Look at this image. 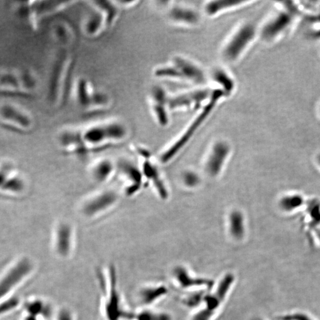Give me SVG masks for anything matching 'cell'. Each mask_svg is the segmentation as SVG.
I'll return each mask as SVG.
<instances>
[{
	"label": "cell",
	"mask_w": 320,
	"mask_h": 320,
	"mask_svg": "<svg viewBox=\"0 0 320 320\" xmlns=\"http://www.w3.org/2000/svg\"><path fill=\"white\" fill-rule=\"evenodd\" d=\"M101 280V279H100ZM101 280L103 288V313L105 320H131L133 313L125 309L118 284L117 272L113 266L107 269L106 278Z\"/></svg>",
	"instance_id": "cell-1"
},
{
	"label": "cell",
	"mask_w": 320,
	"mask_h": 320,
	"mask_svg": "<svg viewBox=\"0 0 320 320\" xmlns=\"http://www.w3.org/2000/svg\"><path fill=\"white\" fill-rule=\"evenodd\" d=\"M255 34V27L252 24L241 26L224 47V57L229 61L235 60L253 40Z\"/></svg>",
	"instance_id": "cell-2"
},
{
	"label": "cell",
	"mask_w": 320,
	"mask_h": 320,
	"mask_svg": "<svg viewBox=\"0 0 320 320\" xmlns=\"http://www.w3.org/2000/svg\"><path fill=\"white\" fill-rule=\"evenodd\" d=\"M224 94V92L223 91H221H221H220V90H218V91H215L212 94L210 101H209L207 106H206L204 110H203L201 114L198 116V118L196 119V121H194L193 124L191 125L190 127L188 129V130L186 132V133L183 135V136L174 145L172 146V148H170L169 150H167L166 153L163 155L162 161L163 162H167V161L171 159V158L173 157V156H174V155H175L179 150H180L182 148V146H183L185 145V143L189 140L190 137H192L194 132H195L197 129L198 128L200 124H201L203 121L205 120V118L209 115V112H210L212 109L214 108L215 105V104L217 103L218 99H219L220 98L222 97Z\"/></svg>",
	"instance_id": "cell-3"
},
{
	"label": "cell",
	"mask_w": 320,
	"mask_h": 320,
	"mask_svg": "<svg viewBox=\"0 0 320 320\" xmlns=\"http://www.w3.org/2000/svg\"><path fill=\"white\" fill-rule=\"evenodd\" d=\"M234 281V276L231 274H227L221 281L217 291L206 297V307L194 317L193 320H209L213 315L215 311L221 305L225 298L229 287Z\"/></svg>",
	"instance_id": "cell-4"
},
{
	"label": "cell",
	"mask_w": 320,
	"mask_h": 320,
	"mask_svg": "<svg viewBox=\"0 0 320 320\" xmlns=\"http://www.w3.org/2000/svg\"><path fill=\"white\" fill-rule=\"evenodd\" d=\"M32 263L28 259H23L17 263L5 276L0 281V299L4 297L23 278L31 273Z\"/></svg>",
	"instance_id": "cell-5"
},
{
	"label": "cell",
	"mask_w": 320,
	"mask_h": 320,
	"mask_svg": "<svg viewBox=\"0 0 320 320\" xmlns=\"http://www.w3.org/2000/svg\"><path fill=\"white\" fill-rule=\"evenodd\" d=\"M125 129L118 124L100 125L87 131L84 137L90 143H98L109 139H121L125 136Z\"/></svg>",
	"instance_id": "cell-6"
},
{
	"label": "cell",
	"mask_w": 320,
	"mask_h": 320,
	"mask_svg": "<svg viewBox=\"0 0 320 320\" xmlns=\"http://www.w3.org/2000/svg\"><path fill=\"white\" fill-rule=\"evenodd\" d=\"M211 95V92L208 90H199V91L187 92L176 96L168 97L167 106L170 109L190 107L193 105L197 106Z\"/></svg>",
	"instance_id": "cell-7"
},
{
	"label": "cell",
	"mask_w": 320,
	"mask_h": 320,
	"mask_svg": "<svg viewBox=\"0 0 320 320\" xmlns=\"http://www.w3.org/2000/svg\"><path fill=\"white\" fill-rule=\"evenodd\" d=\"M0 118L23 127H28L31 122L29 116L22 107L14 104L7 103L0 106Z\"/></svg>",
	"instance_id": "cell-8"
},
{
	"label": "cell",
	"mask_w": 320,
	"mask_h": 320,
	"mask_svg": "<svg viewBox=\"0 0 320 320\" xmlns=\"http://www.w3.org/2000/svg\"><path fill=\"white\" fill-rule=\"evenodd\" d=\"M291 19V16L289 14L280 13L263 28L262 32L263 38L266 41L273 40L280 34L281 32H283L288 28Z\"/></svg>",
	"instance_id": "cell-9"
},
{
	"label": "cell",
	"mask_w": 320,
	"mask_h": 320,
	"mask_svg": "<svg viewBox=\"0 0 320 320\" xmlns=\"http://www.w3.org/2000/svg\"><path fill=\"white\" fill-rule=\"evenodd\" d=\"M55 251L61 258H67L72 252V231L70 227L62 224L58 227L55 238Z\"/></svg>",
	"instance_id": "cell-10"
},
{
	"label": "cell",
	"mask_w": 320,
	"mask_h": 320,
	"mask_svg": "<svg viewBox=\"0 0 320 320\" xmlns=\"http://www.w3.org/2000/svg\"><path fill=\"white\" fill-rule=\"evenodd\" d=\"M174 66L180 72L182 78H187L196 83L204 82L205 75L203 71L192 62L178 57L175 59Z\"/></svg>",
	"instance_id": "cell-11"
},
{
	"label": "cell",
	"mask_w": 320,
	"mask_h": 320,
	"mask_svg": "<svg viewBox=\"0 0 320 320\" xmlns=\"http://www.w3.org/2000/svg\"><path fill=\"white\" fill-rule=\"evenodd\" d=\"M229 148L225 143H218L214 146L213 152L209 158L207 170L209 174L215 176L220 172L224 160L228 155Z\"/></svg>",
	"instance_id": "cell-12"
},
{
	"label": "cell",
	"mask_w": 320,
	"mask_h": 320,
	"mask_svg": "<svg viewBox=\"0 0 320 320\" xmlns=\"http://www.w3.org/2000/svg\"><path fill=\"white\" fill-rule=\"evenodd\" d=\"M152 98L154 101V110L158 121L160 124L166 125L168 122L166 111L168 97H167L165 91L160 88H155L152 91Z\"/></svg>",
	"instance_id": "cell-13"
},
{
	"label": "cell",
	"mask_w": 320,
	"mask_h": 320,
	"mask_svg": "<svg viewBox=\"0 0 320 320\" xmlns=\"http://www.w3.org/2000/svg\"><path fill=\"white\" fill-rule=\"evenodd\" d=\"M116 195L112 192H106L95 197L85 206V211L88 215H92L109 207L115 201Z\"/></svg>",
	"instance_id": "cell-14"
},
{
	"label": "cell",
	"mask_w": 320,
	"mask_h": 320,
	"mask_svg": "<svg viewBox=\"0 0 320 320\" xmlns=\"http://www.w3.org/2000/svg\"><path fill=\"white\" fill-rule=\"evenodd\" d=\"M170 17L176 22L195 24L199 20V16L191 9L176 7L172 9L169 13Z\"/></svg>",
	"instance_id": "cell-15"
},
{
	"label": "cell",
	"mask_w": 320,
	"mask_h": 320,
	"mask_svg": "<svg viewBox=\"0 0 320 320\" xmlns=\"http://www.w3.org/2000/svg\"><path fill=\"white\" fill-rule=\"evenodd\" d=\"M167 292V289L164 286L142 288L139 292V300L143 305H149L166 294Z\"/></svg>",
	"instance_id": "cell-16"
},
{
	"label": "cell",
	"mask_w": 320,
	"mask_h": 320,
	"mask_svg": "<svg viewBox=\"0 0 320 320\" xmlns=\"http://www.w3.org/2000/svg\"><path fill=\"white\" fill-rule=\"evenodd\" d=\"M176 276L177 277L179 282L183 287H190L192 286L205 285L211 287L213 285V282L211 280L194 279L189 276L186 270L183 268H179L176 269L175 272Z\"/></svg>",
	"instance_id": "cell-17"
},
{
	"label": "cell",
	"mask_w": 320,
	"mask_h": 320,
	"mask_svg": "<svg viewBox=\"0 0 320 320\" xmlns=\"http://www.w3.org/2000/svg\"><path fill=\"white\" fill-rule=\"evenodd\" d=\"M244 2L243 1L237 0H219L212 1L206 5L205 11L209 15H214L225 9L234 7Z\"/></svg>",
	"instance_id": "cell-18"
},
{
	"label": "cell",
	"mask_w": 320,
	"mask_h": 320,
	"mask_svg": "<svg viewBox=\"0 0 320 320\" xmlns=\"http://www.w3.org/2000/svg\"><path fill=\"white\" fill-rule=\"evenodd\" d=\"M231 222V232L234 237L240 238L244 234L243 218L240 212H232L230 218Z\"/></svg>",
	"instance_id": "cell-19"
},
{
	"label": "cell",
	"mask_w": 320,
	"mask_h": 320,
	"mask_svg": "<svg viewBox=\"0 0 320 320\" xmlns=\"http://www.w3.org/2000/svg\"><path fill=\"white\" fill-rule=\"evenodd\" d=\"M131 320H171V318L166 314L143 310L138 313H133Z\"/></svg>",
	"instance_id": "cell-20"
},
{
	"label": "cell",
	"mask_w": 320,
	"mask_h": 320,
	"mask_svg": "<svg viewBox=\"0 0 320 320\" xmlns=\"http://www.w3.org/2000/svg\"><path fill=\"white\" fill-rule=\"evenodd\" d=\"M215 82L220 84L227 92H231L234 88V82L225 72L223 70H217L214 74Z\"/></svg>",
	"instance_id": "cell-21"
},
{
	"label": "cell",
	"mask_w": 320,
	"mask_h": 320,
	"mask_svg": "<svg viewBox=\"0 0 320 320\" xmlns=\"http://www.w3.org/2000/svg\"><path fill=\"white\" fill-rule=\"evenodd\" d=\"M23 184L22 182L17 179H8L4 175L0 173V187L4 189L12 191H20L22 189Z\"/></svg>",
	"instance_id": "cell-22"
},
{
	"label": "cell",
	"mask_w": 320,
	"mask_h": 320,
	"mask_svg": "<svg viewBox=\"0 0 320 320\" xmlns=\"http://www.w3.org/2000/svg\"><path fill=\"white\" fill-rule=\"evenodd\" d=\"M303 203V199L299 196L286 197L280 202V205L286 211H291L299 207Z\"/></svg>",
	"instance_id": "cell-23"
},
{
	"label": "cell",
	"mask_w": 320,
	"mask_h": 320,
	"mask_svg": "<svg viewBox=\"0 0 320 320\" xmlns=\"http://www.w3.org/2000/svg\"><path fill=\"white\" fill-rule=\"evenodd\" d=\"M112 171V165L108 161H104L96 167L94 175L98 180L102 181L109 176Z\"/></svg>",
	"instance_id": "cell-24"
},
{
	"label": "cell",
	"mask_w": 320,
	"mask_h": 320,
	"mask_svg": "<svg viewBox=\"0 0 320 320\" xmlns=\"http://www.w3.org/2000/svg\"><path fill=\"white\" fill-rule=\"evenodd\" d=\"M155 75L158 77H177L182 78V75L176 68L174 67H165L158 68L155 72Z\"/></svg>",
	"instance_id": "cell-25"
},
{
	"label": "cell",
	"mask_w": 320,
	"mask_h": 320,
	"mask_svg": "<svg viewBox=\"0 0 320 320\" xmlns=\"http://www.w3.org/2000/svg\"><path fill=\"white\" fill-rule=\"evenodd\" d=\"M55 320H75L74 313L67 307H61L56 312Z\"/></svg>",
	"instance_id": "cell-26"
},
{
	"label": "cell",
	"mask_w": 320,
	"mask_h": 320,
	"mask_svg": "<svg viewBox=\"0 0 320 320\" xmlns=\"http://www.w3.org/2000/svg\"><path fill=\"white\" fill-rule=\"evenodd\" d=\"M123 166L125 173H127L128 176L133 179V181L137 182H139L140 181V174L136 167L128 164H125Z\"/></svg>",
	"instance_id": "cell-27"
},
{
	"label": "cell",
	"mask_w": 320,
	"mask_h": 320,
	"mask_svg": "<svg viewBox=\"0 0 320 320\" xmlns=\"http://www.w3.org/2000/svg\"><path fill=\"white\" fill-rule=\"evenodd\" d=\"M18 303H19V301L15 298L4 302V303L0 305V315L13 309L17 306Z\"/></svg>",
	"instance_id": "cell-28"
},
{
	"label": "cell",
	"mask_w": 320,
	"mask_h": 320,
	"mask_svg": "<svg viewBox=\"0 0 320 320\" xmlns=\"http://www.w3.org/2000/svg\"><path fill=\"white\" fill-rule=\"evenodd\" d=\"M184 181L187 186L193 187L199 183V179L194 173L189 172L184 175Z\"/></svg>",
	"instance_id": "cell-29"
},
{
	"label": "cell",
	"mask_w": 320,
	"mask_h": 320,
	"mask_svg": "<svg viewBox=\"0 0 320 320\" xmlns=\"http://www.w3.org/2000/svg\"><path fill=\"white\" fill-rule=\"evenodd\" d=\"M26 320H37V319L34 316H30Z\"/></svg>",
	"instance_id": "cell-30"
},
{
	"label": "cell",
	"mask_w": 320,
	"mask_h": 320,
	"mask_svg": "<svg viewBox=\"0 0 320 320\" xmlns=\"http://www.w3.org/2000/svg\"><path fill=\"white\" fill-rule=\"evenodd\" d=\"M319 163L320 164V157H319Z\"/></svg>",
	"instance_id": "cell-31"
},
{
	"label": "cell",
	"mask_w": 320,
	"mask_h": 320,
	"mask_svg": "<svg viewBox=\"0 0 320 320\" xmlns=\"http://www.w3.org/2000/svg\"></svg>",
	"instance_id": "cell-32"
}]
</instances>
